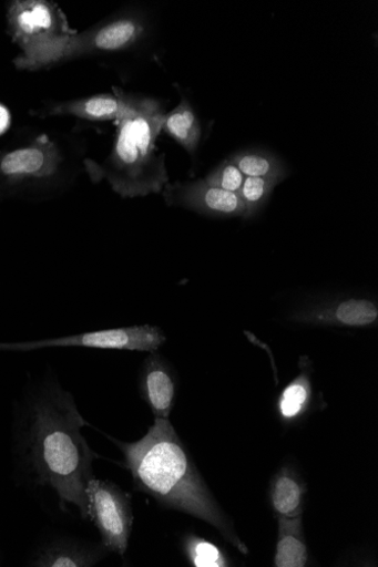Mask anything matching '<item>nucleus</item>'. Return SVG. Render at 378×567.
<instances>
[{
  "mask_svg": "<svg viewBox=\"0 0 378 567\" xmlns=\"http://www.w3.org/2000/svg\"><path fill=\"white\" fill-rule=\"evenodd\" d=\"M114 92L59 103L45 115L73 116L89 122L119 121L126 109V93L118 87Z\"/></svg>",
  "mask_w": 378,
  "mask_h": 567,
  "instance_id": "f8f14e48",
  "label": "nucleus"
},
{
  "mask_svg": "<svg viewBox=\"0 0 378 567\" xmlns=\"http://www.w3.org/2000/svg\"><path fill=\"white\" fill-rule=\"evenodd\" d=\"M278 543L274 560L276 567H305L308 563L302 515L296 518L278 517Z\"/></svg>",
  "mask_w": 378,
  "mask_h": 567,
  "instance_id": "2eb2a0df",
  "label": "nucleus"
},
{
  "mask_svg": "<svg viewBox=\"0 0 378 567\" xmlns=\"http://www.w3.org/2000/svg\"><path fill=\"white\" fill-rule=\"evenodd\" d=\"M88 517L101 543L124 557L130 545L134 515L131 495L110 481L92 480L86 487Z\"/></svg>",
  "mask_w": 378,
  "mask_h": 567,
  "instance_id": "0eeeda50",
  "label": "nucleus"
},
{
  "mask_svg": "<svg viewBox=\"0 0 378 567\" xmlns=\"http://www.w3.org/2000/svg\"><path fill=\"white\" fill-rule=\"evenodd\" d=\"M9 32L22 49L16 59L19 69L58 40L73 34L65 14L47 0H17L8 11Z\"/></svg>",
  "mask_w": 378,
  "mask_h": 567,
  "instance_id": "423d86ee",
  "label": "nucleus"
},
{
  "mask_svg": "<svg viewBox=\"0 0 378 567\" xmlns=\"http://www.w3.org/2000/svg\"><path fill=\"white\" fill-rule=\"evenodd\" d=\"M162 193L167 204L201 215L245 218V206L237 194L211 186L204 179L168 184Z\"/></svg>",
  "mask_w": 378,
  "mask_h": 567,
  "instance_id": "1a4fd4ad",
  "label": "nucleus"
},
{
  "mask_svg": "<svg viewBox=\"0 0 378 567\" xmlns=\"http://www.w3.org/2000/svg\"><path fill=\"white\" fill-rule=\"evenodd\" d=\"M108 554L102 543L74 537H53L31 553L27 564L34 567H93Z\"/></svg>",
  "mask_w": 378,
  "mask_h": 567,
  "instance_id": "9d476101",
  "label": "nucleus"
},
{
  "mask_svg": "<svg viewBox=\"0 0 378 567\" xmlns=\"http://www.w3.org/2000/svg\"><path fill=\"white\" fill-rule=\"evenodd\" d=\"M165 117L156 101L126 94V109L118 121L114 147L104 162L84 163L89 177L94 183L106 182L124 198L164 192L170 177L156 140Z\"/></svg>",
  "mask_w": 378,
  "mask_h": 567,
  "instance_id": "7ed1b4c3",
  "label": "nucleus"
},
{
  "mask_svg": "<svg viewBox=\"0 0 378 567\" xmlns=\"http://www.w3.org/2000/svg\"><path fill=\"white\" fill-rule=\"evenodd\" d=\"M378 309L367 299H347L298 318L300 322L364 328L377 322Z\"/></svg>",
  "mask_w": 378,
  "mask_h": 567,
  "instance_id": "ddd939ff",
  "label": "nucleus"
},
{
  "mask_svg": "<svg viewBox=\"0 0 378 567\" xmlns=\"http://www.w3.org/2000/svg\"><path fill=\"white\" fill-rule=\"evenodd\" d=\"M229 161L245 177L276 178L282 182L286 176L283 163L264 151H242Z\"/></svg>",
  "mask_w": 378,
  "mask_h": 567,
  "instance_id": "f3484780",
  "label": "nucleus"
},
{
  "mask_svg": "<svg viewBox=\"0 0 378 567\" xmlns=\"http://www.w3.org/2000/svg\"><path fill=\"white\" fill-rule=\"evenodd\" d=\"M183 551L192 566L195 567H225L229 561L225 553L211 542L188 534L182 540Z\"/></svg>",
  "mask_w": 378,
  "mask_h": 567,
  "instance_id": "6ab92c4d",
  "label": "nucleus"
},
{
  "mask_svg": "<svg viewBox=\"0 0 378 567\" xmlns=\"http://www.w3.org/2000/svg\"><path fill=\"white\" fill-rule=\"evenodd\" d=\"M85 426L74 394L48 371L16 402L11 453L21 486L55 497L62 512L74 506L89 522L86 487L95 478L93 463L100 456L82 434Z\"/></svg>",
  "mask_w": 378,
  "mask_h": 567,
  "instance_id": "f257e3e1",
  "label": "nucleus"
},
{
  "mask_svg": "<svg viewBox=\"0 0 378 567\" xmlns=\"http://www.w3.org/2000/svg\"><path fill=\"white\" fill-rule=\"evenodd\" d=\"M311 398L309 374L303 372L283 391L278 401V412L285 423L299 420L308 409Z\"/></svg>",
  "mask_w": 378,
  "mask_h": 567,
  "instance_id": "a211bd4d",
  "label": "nucleus"
},
{
  "mask_svg": "<svg viewBox=\"0 0 378 567\" xmlns=\"http://www.w3.org/2000/svg\"><path fill=\"white\" fill-rule=\"evenodd\" d=\"M112 441L124 453L136 491L153 497L161 506L206 523L241 553L248 554L170 420L155 419L136 442Z\"/></svg>",
  "mask_w": 378,
  "mask_h": 567,
  "instance_id": "f03ea898",
  "label": "nucleus"
},
{
  "mask_svg": "<svg viewBox=\"0 0 378 567\" xmlns=\"http://www.w3.org/2000/svg\"><path fill=\"white\" fill-rule=\"evenodd\" d=\"M11 124V116L9 111L0 105V134H3L8 131Z\"/></svg>",
  "mask_w": 378,
  "mask_h": 567,
  "instance_id": "4be33fe9",
  "label": "nucleus"
},
{
  "mask_svg": "<svg viewBox=\"0 0 378 567\" xmlns=\"http://www.w3.org/2000/svg\"><path fill=\"white\" fill-rule=\"evenodd\" d=\"M245 178L243 173L228 159L213 169L204 181L211 186L238 194Z\"/></svg>",
  "mask_w": 378,
  "mask_h": 567,
  "instance_id": "412c9836",
  "label": "nucleus"
},
{
  "mask_svg": "<svg viewBox=\"0 0 378 567\" xmlns=\"http://www.w3.org/2000/svg\"><path fill=\"white\" fill-rule=\"evenodd\" d=\"M176 379L173 369L156 351L144 360L140 391L155 419L170 420L176 398Z\"/></svg>",
  "mask_w": 378,
  "mask_h": 567,
  "instance_id": "9b49d317",
  "label": "nucleus"
},
{
  "mask_svg": "<svg viewBox=\"0 0 378 567\" xmlns=\"http://www.w3.org/2000/svg\"><path fill=\"white\" fill-rule=\"evenodd\" d=\"M64 163L62 150L47 135L0 154V199L30 186L55 185L63 178Z\"/></svg>",
  "mask_w": 378,
  "mask_h": 567,
  "instance_id": "39448f33",
  "label": "nucleus"
},
{
  "mask_svg": "<svg viewBox=\"0 0 378 567\" xmlns=\"http://www.w3.org/2000/svg\"><path fill=\"white\" fill-rule=\"evenodd\" d=\"M307 488L289 467L282 468L269 484L268 498L277 517L296 518L303 515Z\"/></svg>",
  "mask_w": 378,
  "mask_h": 567,
  "instance_id": "4468645a",
  "label": "nucleus"
},
{
  "mask_svg": "<svg viewBox=\"0 0 378 567\" xmlns=\"http://www.w3.org/2000/svg\"><path fill=\"white\" fill-rule=\"evenodd\" d=\"M166 341L167 337L161 329L151 326H137L30 342L0 343V350L32 351L49 348H91L153 352L157 351Z\"/></svg>",
  "mask_w": 378,
  "mask_h": 567,
  "instance_id": "6e6552de",
  "label": "nucleus"
},
{
  "mask_svg": "<svg viewBox=\"0 0 378 567\" xmlns=\"http://www.w3.org/2000/svg\"><path fill=\"white\" fill-rule=\"evenodd\" d=\"M143 32L144 27L135 19H122L99 25L53 42L19 70L39 71L86 55L124 50L134 44Z\"/></svg>",
  "mask_w": 378,
  "mask_h": 567,
  "instance_id": "20e7f679",
  "label": "nucleus"
},
{
  "mask_svg": "<svg viewBox=\"0 0 378 567\" xmlns=\"http://www.w3.org/2000/svg\"><path fill=\"white\" fill-rule=\"evenodd\" d=\"M280 183L276 178L246 177L238 196L245 206V218L253 217Z\"/></svg>",
  "mask_w": 378,
  "mask_h": 567,
  "instance_id": "aec40b11",
  "label": "nucleus"
},
{
  "mask_svg": "<svg viewBox=\"0 0 378 567\" xmlns=\"http://www.w3.org/2000/svg\"><path fill=\"white\" fill-rule=\"evenodd\" d=\"M162 132L172 136L187 152L194 153L201 141V125L186 100L172 113L166 114Z\"/></svg>",
  "mask_w": 378,
  "mask_h": 567,
  "instance_id": "dca6fc26",
  "label": "nucleus"
}]
</instances>
